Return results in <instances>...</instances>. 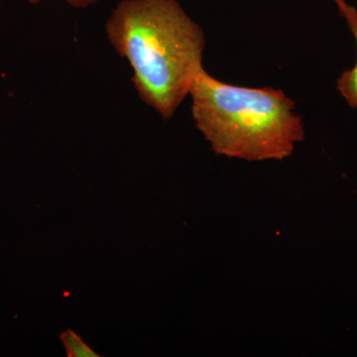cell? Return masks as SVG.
I'll return each mask as SVG.
<instances>
[{"instance_id":"obj_4","label":"cell","mask_w":357,"mask_h":357,"mask_svg":"<svg viewBox=\"0 0 357 357\" xmlns=\"http://www.w3.org/2000/svg\"><path fill=\"white\" fill-rule=\"evenodd\" d=\"M61 342L64 344L66 352L69 357H98L82 337L73 331L67 330L61 333Z\"/></svg>"},{"instance_id":"obj_1","label":"cell","mask_w":357,"mask_h":357,"mask_svg":"<svg viewBox=\"0 0 357 357\" xmlns=\"http://www.w3.org/2000/svg\"><path fill=\"white\" fill-rule=\"evenodd\" d=\"M105 30L114 50L132 68L140 100L165 121L172 117L204 68L201 26L177 0H121Z\"/></svg>"},{"instance_id":"obj_3","label":"cell","mask_w":357,"mask_h":357,"mask_svg":"<svg viewBox=\"0 0 357 357\" xmlns=\"http://www.w3.org/2000/svg\"><path fill=\"white\" fill-rule=\"evenodd\" d=\"M340 13L347 21L356 42L357 50V11L356 8L345 4L340 9ZM337 89L349 107L357 109V51L356 64L351 69L342 73L337 81Z\"/></svg>"},{"instance_id":"obj_6","label":"cell","mask_w":357,"mask_h":357,"mask_svg":"<svg viewBox=\"0 0 357 357\" xmlns=\"http://www.w3.org/2000/svg\"><path fill=\"white\" fill-rule=\"evenodd\" d=\"M337 3V7L342 6V3H344V0H333Z\"/></svg>"},{"instance_id":"obj_5","label":"cell","mask_w":357,"mask_h":357,"mask_svg":"<svg viewBox=\"0 0 357 357\" xmlns=\"http://www.w3.org/2000/svg\"><path fill=\"white\" fill-rule=\"evenodd\" d=\"M26 1L35 6V4H38L40 2L43 1V0H26ZM63 1L67 2L69 6L75 7V8L86 9L89 8V6H93V4L98 3L102 0H63Z\"/></svg>"},{"instance_id":"obj_2","label":"cell","mask_w":357,"mask_h":357,"mask_svg":"<svg viewBox=\"0 0 357 357\" xmlns=\"http://www.w3.org/2000/svg\"><path fill=\"white\" fill-rule=\"evenodd\" d=\"M192 119L215 154L283 160L305 138L302 115L282 89L223 83L202 69L192 84Z\"/></svg>"}]
</instances>
